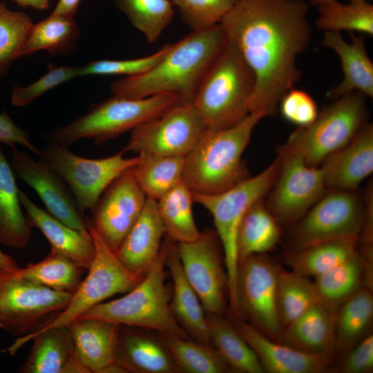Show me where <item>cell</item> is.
<instances>
[{"label":"cell","mask_w":373,"mask_h":373,"mask_svg":"<svg viewBox=\"0 0 373 373\" xmlns=\"http://www.w3.org/2000/svg\"><path fill=\"white\" fill-rule=\"evenodd\" d=\"M254 87L252 70L227 39L201 80L193 104L207 128L224 129L250 113Z\"/></svg>","instance_id":"cell-4"},{"label":"cell","mask_w":373,"mask_h":373,"mask_svg":"<svg viewBox=\"0 0 373 373\" xmlns=\"http://www.w3.org/2000/svg\"><path fill=\"white\" fill-rule=\"evenodd\" d=\"M231 321L257 356L265 372L319 373L332 363V355L300 351L271 339L242 318Z\"/></svg>","instance_id":"cell-19"},{"label":"cell","mask_w":373,"mask_h":373,"mask_svg":"<svg viewBox=\"0 0 373 373\" xmlns=\"http://www.w3.org/2000/svg\"><path fill=\"white\" fill-rule=\"evenodd\" d=\"M278 106L283 119L298 127L312 123L319 112L312 96L305 90L294 87L283 96Z\"/></svg>","instance_id":"cell-47"},{"label":"cell","mask_w":373,"mask_h":373,"mask_svg":"<svg viewBox=\"0 0 373 373\" xmlns=\"http://www.w3.org/2000/svg\"><path fill=\"white\" fill-rule=\"evenodd\" d=\"M264 117L250 113L229 128H206L184 157L182 182L192 193H218L250 176L242 156L254 128Z\"/></svg>","instance_id":"cell-3"},{"label":"cell","mask_w":373,"mask_h":373,"mask_svg":"<svg viewBox=\"0 0 373 373\" xmlns=\"http://www.w3.org/2000/svg\"><path fill=\"white\" fill-rule=\"evenodd\" d=\"M66 326L74 352L88 373H102L115 361L119 324L99 319L76 318Z\"/></svg>","instance_id":"cell-25"},{"label":"cell","mask_w":373,"mask_h":373,"mask_svg":"<svg viewBox=\"0 0 373 373\" xmlns=\"http://www.w3.org/2000/svg\"><path fill=\"white\" fill-rule=\"evenodd\" d=\"M81 0H58L52 14L75 18Z\"/></svg>","instance_id":"cell-50"},{"label":"cell","mask_w":373,"mask_h":373,"mask_svg":"<svg viewBox=\"0 0 373 373\" xmlns=\"http://www.w3.org/2000/svg\"><path fill=\"white\" fill-rule=\"evenodd\" d=\"M327 190L354 191L373 171V126L365 124L344 147L321 166Z\"/></svg>","instance_id":"cell-20"},{"label":"cell","mask_w":373,"mask_h":373,"mask_svg":"<svg viewBox=\"0 0 373 373\" xmlns=\"http://www.w3.org/2000/svg\"><path fill=\"white\" fill-rule=\"evenodd\" d=\"M227 41L220 23L192 31L171 44L165 56L149 71L114 82L111 91L113 95L133 99L169 94L180 104H193L201 80Z\"/></svg>","instance_id":"cell-2"},{"label":"cell","mask_w":373,"mask_h":373,"mask_svg":"<svg viewBox=\"0 0 373 373\" xmlns=\"http://www.w3.org/2000/svg\"><path fill=\"white\" fill-rule=\"evenodd\" d=\"M336 311L321 302L314 305L284 327L278 341L304 352L332 355Z\"/></svg>","instance_id":"cell-27"},{"label":"cell","mask_w":373,"mask_h":373,"mask_svg":"<svg viewBox=\"0 0 373 373\" xmlns=\"http://www.w3.org/2000/svg\"><path fill=\"white\" fill-rule=\"evenodd\" d=\"M156 202L167 238L178 243L200 237L193 214V193L182 181Z\"/></svg>","instance_id":"cell-33"},{"label":"cell","mask_w":373,"mask_h":373,"mask_svg":"<svg viewBox=\"0 0 373 373\" xmlns=\"http://www.w3.org/2000/svg\"><path fill=\"white\" fill-rule=\"evenodd\" d=\"M317 8L315 26L320 30L373 35V5L367 0H350L347 3L334 0Z\"/></svg>","instance_id":"cell-39"},{"label":"cell","mask_w":373,"mask_h":373,"mask_svg":"<svg viewBox=\"0 0 373 373\" xmlns=\"http://www.w3.org/2000/svg\"><path fill=\"white\" fill-rule=\"evenodd\" d=\"M124 153L122 151L104 158H86L76 155L68 146L50 142L38 157L63 179L84 213L94 208L116 178L137 164L138 156L125 157Z\"/></svg>","instance_id":"cell-10"},{"label":"cell","mask_w":373,"mask_h":373,"mask_svg":"<svg viewBox=\"0 0 373 373\" xmlns=\"http://www.w3.org/2000/svg\"><path fill=\"white\" fill-rule=\"evenodd\" d=\"M18 267V264L13 258L0 250V269H15Z\"/></svg>","instance_id":"cell-53"},{"label":"cell","mask_w":373,"mask_h":373,"mask_svg":"<svg viewBox=\"0 0 373 373\" xmlns=\"http://www.w3.org/2000/svg\"><path fill=\"white\" fill-rule=\"evenodd\" d=\"M358 238L319 243L288 253L285 261L291 270L314 278L351 257L358 249Z\"/></svg>","instance_id":"cell-34"},{"label":"cell","mask_w":373,"mask_h":373,"mask_svg":"<svg viewBox=\"0 0 373 373\" xmlns=\"http://www.w3.org/2000/svg\"><path fill=\"white\" fill-rule=\"evenodd\" d=\"M334 1V0H309V4L312 6H319L320 5H322L325 3H327L328 1Z\"/></svg>","instance_id":"cell-54"},{"label":"cell","mask_w":373,"mask_h":373,"mask_svg":"<svg viewBox=\"0 0 373 373\" xmlns=\"http://www.w3.org/2000/svg\"><path fill=\"white\" fill-rule=\"evenodd\" d=\"M86 224L95 247V256L88 269V274L73 294L67 306L37 331L66 326L106 299L117 294L129 291L143 278L131 272L122 264L90 220H86Z\"/></svg>","instance_id":"cell-11"},{"label":"cell","mask_w":373,"mask_h":373,"mask_svg":"<svg viewBox=\"0 0 373 373\" xmlns=\"http://www.w3.org/2000/svg\"><path fill=\"white\" fill-rule=\"evenodd\" d=\"M166 231L155 200L147 198L144 207L116 251L131 272L144 277L157 258Z\"/></svg>","instance_id":"cell-22"},{"label":"cell","mask_w":373,"mask_h":373,"mask_svg":"<svg viewBox=\"0 0 373 373\" xmlns=\"http://www.w3.org/2000/svg\"><path fill=\"white\" fill-rule=\"evenodd\" d=\"M17 269H0V325L17 338L48 323L67 306L73 294L30 281Z\"/></svg>","instance_id":"cell-9"},{"label":"cell","mask_w":373,"mask_h":373,"mask_svg":"<svg viewBox=\"0 0 373 373\" xmlns=\"http://www.w3.org/2000/svg\"><path fill=\"white\" fill-rule=\"evenodd\" d=\"M347 42L339 32H324L322 46L332 50L338 57L343 77L327 93L335 99L358 92L366 97H373V63L368 56L363 35L350 33Z\"/></svg>","instance_id":"cell-21"},{"label":"cell","mask_w":373,"mask_h":373,"mask_svg":"<svg viewBox=\"0 0 373 373\" xmlns=\"http://www.w3.org/2000/svg\"><path fill=\"white\" fill-rule=\"evenodd\" d=\"M112 1L149 43L157 41L174 16L170 0Z\"/></svg>","instance_id":"cell-42"},{"label":"cell","mask_w":373,"mask_h":373,"mask_svg":"<svg viewBox=\"0 0 373 373\" xmlns=\"http://www.w3.org/2000/svg\"><path fill=\"white\" fill-rule=\"evenodd\" d=\"M178 103V99L169 94L139 99L113 95L85 115L48 133L44 138L68 146L83 139L100 144L160 116Z\"/></svg>","instance_id":"cell-7"},{"label":"cell","mask_w":373,"mask_h":373,"mask_svg":"<svg viewBox=\"0 0 373 373\" xmlns=\"http://www.w3.org/2000/svg\"><path fill=\"white\" fill-rule=\"evenodd\" d=\"M132 168L135 179L147 198L157 200L182 181L184 157L142 153Z\"/></svg>","instance_id":"cell-35"},{"label":"cell","mask_w":373,"mask_h":373,"mask_svg":"<svg viewBox=\"0 0 373 373\" xmlns=\"http://www.w3.org/2000/svg\"><path fill=\"white\" fill-rule=\"evenodd\" d=\"M22 8L30 7L36 10H46L49 7L51 0H12Z\"/></svg>","instance_id":"cell-52"},{"label":"cell","mask_w":373,"mask_h":373,"mask_svg":"<svg viewBox=\"0 0 373 373\" xmlns=\"http://www.w3.org/2000/svg\"><path fill=\"white\" fill-rule=\"evenodd\" d=\"M115 361L128 372H180L171 355L160 341L119 325L115 347Z\"/></svg>","instance_id":"cell-28"},{"label":"cell","mask_w":373,"mask_h":373,"mask_svg":"<svg viewBox=\"0 0 373 373\" xmlns=\"http://www.w3.org/2000/svg\"><path fill=\"white\" fill-rule=\"evenodd\" d=\"M280 165L281 158L278 154L260 173L249 176L224 191L211 195L192 193L194 202L204 207L213 219L227 274L228 314L231 318L240 317L236 287L240 224L249 208L270 191Z\"/></svg>","instance_id":"cell-5"},{"label":"cell","mask_w":373,"mask_h":373,"mask_svg":"<svg viewBox=\"0 0 373 373\" xmlns=\"http://www.w3.org/2000/svg\"><path fill=\"white\" fill-rule=\"evenodd\" d=\"M278 269L264 254L249 256L238 263L236 284L240 318L276 341L283 330L276 305Z\"/></svg>","instance_id":"cell-16"},{"label":"cell","mask_w":373,"mask_h":373,"mask_svg":"<svg viewBox=\"0 0 373 373\" xmlns=\"http://www.w3.org/2000/svg\"><path fill=\"white\" fill-rule=\"evenodd\" d=\"M11 155L14 173L35 191L47 211L72 229L89 234L84 213L63 179L44 162L17 147L11 149Z\"/></svg>","instance_id":"cell-18"},{"label":"cell","mask_w":373,"mask_h":373,"mask_svg":"<svg viewBox=\"0 0 373 373\" xmlns=\"http://www.w3.org/2000/svg\"><path fill=\"white\" fill-rule=\"evenodd\" d=\"M171 44L164 46L150 55L130 59H102L79 66V77L86 75H127L134 77L146 73L157 64L168 52Z\"/></svg>","instance_id":"cell-45"},{"label":"cell","mask_w":373,"mask_h":373,"mask_svg":"<svg viewBox=\"0 0 373 373\" xmlns=\"http://www.w3.org/2000/svg\"><path fill=\"white\" fill-rule=\"evenodd\" d=\"M61 373H88L76 356L75 352L68 359Z\"/></svg>","instance_id":"cell-51"},{"label":"cell","mask_w":373,"mask_h":373,"mask_svg":"<svg viewBox=\"0 0 373 373\" xmlns=\"http://www.w3.org/2000/svg\"><path fill=\"white\" fill-rule=\"evenodd\" d=\"M160 340L167 349L180 372L187 373H224L232 369L211 345L160 334Z\"/></svg>","instance_id":"cell-41"},{"label":"cell","mask_w":373,"mask_h":373,"mask_svg":"<svg viewBox=\"0 0 373 373\" xmlns=\"http://www.w3.org/2000/svg\"><path fill=\"white\" fill-rule=\"evenodd\" d=\"M79 36V29L74 18L50 14L32 25L21 52V57L39 50L51 55L69 52Z\"/></svg>","instance_id":"cell-37"},{"label":"cell","mask_w":373,"mask_h":373,"mask_svg":"<svg viewBox=\"0 0 373 373\" xmlns=\"http://www.w3.org/2000/svg\"><path fill=\"white\" fill-rule=\"evenodd\" d=\"M170 1L178 8L182 21L192 31H198L220 23L238 0Z\"/></svg>","instance_id":"cell-44"},{"label":"cell","mask_w":373,"mask_h":373,"mask_svg":"<svg viewBox=\"0 0 373 373\" xmlns=\"http://www.w3.org/2000/svg\"><path fill=\"white\" fill-rule=\"evenodd\" d=\"M166 249V237L157 258L133 289L121 298L95 305L77 318L104 320L155 330L168 336L190 338L170 308L171 295L165 283Z\"/></svg>","instance_id":"cell-6"},{"label":"cell","mask_w":373,"mask_h":373,"mask_svg":"<svg viewBox=\"0 0 373 373\" xmlns=\"http://www.w3.org/2000/svg\"><path fill=\"white\" fill-rule=\"evenodd\" d=\"M33 341L32 350L19 369L21 373H61L74 353L73 341L67 326L48 328L17 337L2 350L13 356L26 343Z\"/></svg>","instance_id":"cell-26"},{"label":"cell","mask_w":373,"mask_h":373,"mask_svg":"<svg viewBox=\"0 0 373 373\" xmlns=\"http://www.w3.org/2000/svg\"><path fill=\"white\" fill-rule=\"evenodd\" d=\"M320 302L314 282L309 278L291 269H278L276 305L283 329Z\"/></svg>","instance_id":"cell-36"},{"label":"cell","mask_w":373,"mask_h":373,"mask_svg":"<svg viewBox=\"0 0 373 373\" xmlns=\"http://www.w3.org/2000/svg\"><path fill=\"white\" fill-rule=\"evenodd\" d=\"M207 126L192 103H178L131 130L124 152L185 157Z\"/></svg>","instance_id":"cell-13"},{"label":"cell","mask_w":373,"mask_h":373,"mask_svg":"<svg viewBox=\"0 0 373 373\" xmlns=\"http://www.w3.org/2000/svg\"><path fill=\"white\" fill-rule=\"evenodd\" d=\"M82 267L53 249L41 260L18 267L17 274L35 283L57 291L73 294L82 282Z\"/></svg>","instance_id":"cell-40"},{"label":"cell","mask_w":373,"mask_h":373,"mask_svg":"<svg viewBox=\"0 0 373 373\" xmlns=\"http://www.w3.org/2000/svg\"><path fill=\"white\" fill-rule=\"evenodd\" d=\"M0 143L11 149L21 145L37 156L41 152L30 140L28 133L15 124L6 112L0 113Z\"/></svg>","instance_id":"cell-49"},{"label":"cell","mask_w":373,"mask_h":373,"mask_svg":"<svg viewBox=\"0 0 373 373\" xmlns=\"http://www.w3.org/2000/svg\"><path fill=\"white\" fill-rule=\"evenodd\" d=\"M280 238V224L264 203L253 204L244 215L238 231V263L244 258L271 251Z\"/></svg>","instance_id":"cell-31"},{"label":"cell","mask_w":373,"mask_h":373,"mask_svg":"<svg viewBox=\"0 0 373 373\" xmlns=\"http://www.w3.org/2000/svg\"><path fill=\"white\" fill-rule=\"evenodd\" d=\"M339 370L343 373H370L373 370V335L367 334L343 355Z\"/></svg>","instance_id":"cell-48"},{"label":"cell","mask_w":373,"mask_h":373,"mask_svg":"<svg viewBox=\"0 0 373 373\" xmlns=\"http://www.w3.org/2000/svg\"><path fill=\"white\" fill-rule=\"evenodd\" d=\"M281 165L266 205L280 225L296 224L328 191L321 167L282 147Z\"/></svg>","instance_id":"cell-14"},{"label":"cell","mask_w":373,"mask_h":373,"mask_svg":"<svg viewBox=\"0 0 373 373\" xmlns=\"http://www.w3.org/2000/svg\"><path fill=\"white\" fill-rule=\"evenodd\" d=\"M176 245L184 273L206 314L224 315L228 278L216 232L207 229L197 240Z\"/></svg>","instance_id":"cell-15"},{"label":"cell","mask_w":373,"mask_h":373,"mask_svg":"<svg viewBox=\"0 0 373 373\" xmlns=\"http://www.w3.org/2000/svg\"><path fill=\"white\" fill-rule=\"evenodd\" d=\"M305 0H238L220 21L255 77L250 113L274 114L283 96L299 82L297 58L312 28Z\"/></svg>","instance_id":"cell-1"},{"label":"cell","mask_w":373,"mask_h":373,"mask_svg":"<svg viewBox=\"0 0 373 373\" xmlns=\"http://www.w3.org/2000/svg\"><path fill=\"white\" fill-rule=\"evenodd\" d=\"M320 300L338 308L363 287V263L358 249L351 257L314 278Z\"/></svg>","instance_id":"cell-38"},{"label":"cell","mask_w":373,"mask_h":373,"mask_svg":"<svg viewBox=\"0 0 373 373\" xmlns=\"http://www.w3.org/2000/svg\"><path fill=\"white\" fill-rule=\"evenodd\" d=\"M19 195L30 226L37 228L44 234L51 249L88 270L95 254L90 233L84 234L57 220L35 204L21 189Z\"/></svg>","instance_id":"cell-23"},{"label":"cell","mask_w":373,"mask_h":373,"mask_svg":"<svg viewBox=\"0 0 373 373\" xmlns=\"http://www.w3.org/2000/svg\"><path fill=\"white\" fill-rule=\"evenodd\" d=\"M146 199L131 168L106 189L91 210V222L115 253L141 214Z\"/></svg>","instance_id":"cell-17"},{"label":"cell","mask_w":373,"mask_h":373,"mask_svg":"<svg viewBox=\"0 0 373 373\" xmlns=\"http://www.w3.org/2000/svg\"><path fill=\"white\" fill-rule=\"evenodd\" d=\"M365 99L358 92L334 99L318 112L312 123L293 131L282 148L299 155L308 164L318 166L346 146L367 123Z\"/></svg>","instance_id":"cell-8"},{"label":"cell","mask_w":373,"mask_h":373,"mask_svg":"<svg viewBox=\"0 0 373 373\" xmlns=\"http://www.w3.org/2000/svg\"><path fill=\"white\" fill-rule=\"evenodd\" d=\"M212 345L220 353L233 372L265 373L251 347L224 315L206 314Z\"/></svg>","instance_id":"cell-30"},{"label":"cell","mask_w":373,"mask_h":373,"mask_svg":"<svg viewBox=\"0 0 373 373\" xmlns=\"http://www.w3.org/2000/svg\"><path fill=\"white\" fill-rule=\"evenodd\" d=\"M19 191L15 173L0 146V244L23 249L32 227L23 211Z\"/></svg>","instance_id":"cell-29"},{"label":"cell","mask_w":373,"mask_h":373,"mask_svg":"<svg viewBox=\"0 0 373 373\" xmlns=\"http://www.w3.org/2000/svg\"><path fill=\"white\" fill-rule=\"evenodd\" d=\"M79 77V66L50 65L48 72L26 86H16L11 94V103L23 107L51 89Z\"/></svg>","instance_id":"cell-46"},{"label":"cell","mask_w":373,"mask_h":373,"mask_svg":"<svg viewBox=\"0 0 373 373\" xmlns=\"http://www.w3.org/2000/svg\"><path fill=\"white\" fill-rule=\"evenodd\" d=\"M33 25L31 17L22 11L9 10L0 1V76L12 63L21 57V52Z\"/></svg>","instance_id":"cell-43"},{"label":"cell","mask_w":373,"mask_h":373,"mask_svg":"<svg viewBox=\"0 0 373 373\" xmlns=\"http://www.w3.org/2000/svg\"><path fill=\"white\" fill-rule=\"evenodd\" d=\"M364 213L365 204L354 191L328 190L296 223L293 251L328 241L359 238Z\"/></svg>","instance_id":"cell-12"},{"label":"cell","mask_w":373,"mask_h":373,"mask_svg":"<svg viewBox=\"0 0 373 373\" xmlns=\"http://www.w3.org/2000/svg\"><path fill=\"white\" fill-rule=\"evenodd\" d=\"M166 238V266L173 280V292L170 301L171 312L189 337L198 342L212 345L205 312L184 273L176 242Z\"/></svg>","instance_id":"cell-24"},{"label":"cell","mask_w":373,"mask_h":373,"mask_svg":"<svg viewBox=\"0 0 373 373\" xmlns=\"http://www.w3.org/2000/svg\"><path fill=\"white\" fill-rule=\"evenodd\" d=\"M373 318L372 291L361 287L336 311L335 351L344 355L368 331Z\"/></svg>","instance_id":"cell-32"},{"label":"cell","mask_w":373,"mask_h":373,"mask_svg":"<svg viewBox=\"0 0 373 373\" xmlns=\"http://www.w3.org/2000/svg\"><path fill=\"white\" fill-rule=\"evenodd\" d=\"M0 328H1V325H0Z\"/></svg>","instance_id":"cell-55"}]
</instances>
